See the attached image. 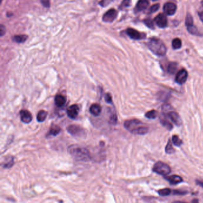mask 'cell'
<instances>
[{
    "label": "cell",
    "instance_id": "obj_1",
    "mask_svg": "<svg viewBox=\"0 0 203 203\" xmlns=\"http://www.w3.org/2000/svg\"><path fill=\"white\" fill-rule=\"evenodd\" d=\"M68 152L76 160L86 162L91 160L90 151L85 148L71 146L68 148Z\"/></svg>",
    "mask_w": 203,
    "mask_h": 203
},
{
    "label": "cell",
    "instance_id": "obj_2",
    "mask_svg": "<svg viewBox=\"0 0 203 203\" xmlns=\"http://www.w3.org/2000/svg\"><path fill=\"white\" fill-rule=\"evenodd\" d=\"M149 49L157 56H164L167 52V48L161 40L153 38L148 42Z\"/></svg>",
    "mask_w": 203,
    "mask_h": 203
},
{
    "label": "cell",
    "instance_id": "obj_3",
    "mask_svg": "<svg viewBox=\"0 0 203 203\" xmlns=\"http://www.w3.org/2000/svg\"><path fill=\"white\" fill-rule=\"evenodd\" d=\"M153 171L159 175L166 176L171 173V168L166 163L159 161L156 163L154 165Z\"/></svg>",
    "mask_w": 203,
    "mask_h": 203
},
{
    "label": "cell",
    "instance_id": "obj_4",
    "mask_svg": "<svg viewBox=\"0 0 203 203\" xmlns=\"http://www.w3.org/2000/svg\"><path fill=\"white\" fill-rule=\"evenodd\" d=\"M141 126H142V123L138 119L128 120L124 123L125 128L133 134H134L136 130Z\"/></svg>",
    "mask_w": 203,
    "mask_h": 203
},
{
    "label": "cell",
    "instance_id": "obj_5",
    "mask_svg": "<svg viewBox=\"0 0 203 203\" xmlns=\"http://www.w3.org/2000/svg\"><path fill=\"white\" fill-rule=\"evenodd\" d=\"M66 129L67 130L68 133L73 137H85L86 135L85 130L80 126L78 125H70Z\"/></svg>",
    "mask_w": 203,
    "mask_h": 203
},
{
    "label": "cell",
    "instance_id": "obj_6",
    "mask_svg": "<svg viewBox=\"0 0 203 203\" xmlns=\"http://www.w3.org/2000/svg\"><path fill=\"white\" fill-rule=\"evenodd\" d=\"M117 16V11L111 8L107 11L103 16V21L106 23H112Z\"/></svg>",
    "mask_w": 203,
    "mask_h": 203
},
{
    "label": "cell",
    "instance_id": "obj_7",
    "mask_svg": "<svg viewBox=\"0 0 203 203\" xmlns=\"http://www.w3.org/2000/svg\"><path fill=\"white\" fill-rule=\"evenodd\" d=\"M126 34L132 40H139L144 38L146 36L145 33L138 32V31L133 29V28H128L126 30Z\"/></svg>",
    "mask_w": 203,
    "mask_h": 203
},
{
    "label": "cell",
    "instance_id": "obj_8",
    "mask_svg": "<svg viewBox=\"0 0 203 203\" xmlns=\"http://www.w3.org/2000/svg\"><path fill=\"white\" fill-rule=\"evenodd\" d=\"M188 72L185 69H183L179 70V72L177 73L176 77H175V81L176 83L180 85H182L185 83L187 81L188 79Z\"/></svg>",
    "mask_w": 203,
    "mask_h": 203
},
{
    "label": "cell",
    "instance_id": "obj_9",
    "mask_svg": "<svg viewBox=\"0 0 203 203\" xmlns=\"http://www.w3.org/2000/svg\"><path fill=\"white\" fill-rule=\"evenodd\" d=\"M155 23L161 28H164L167 25V19L165 15L160 13L154 18Z\"/></svg>",
    "mask_w": 203,
    "mask_h": 203
},
{
    "label": "cell",
    "instance_id": "obj_10",
    "mask_svg": "<svg viewBox=\"0 0 203 203\" xmlns=\"http://www.w3.org/2000/svg\"><path fill=\"white\" fill-rule=\"evenodd\" d=\"M177 6L173 2H166L163 6V11L164 13L168 16H173L176 11Z\"/></svg>",
    "mask_w": 203,
    "mask_h": 203
},
{
    "label": "cell",
    "instance_id": "obj_11",
    "mask_svg": "<svg viewBox=\"0 0 203 203\" xmlns=\"http://www.w3.org/2000/svg\"><path fill=\"white\" fill-rule=\"evenodd\" d=\"M165 114H166V116L168 117V118H169L171 121H172L176 126H180L182 125V120L179 114L176 112L170 110Z\"/></svg>",
    "mask_w": 203,
    "mask_h": 203
},
{
    "label": "cell",
    "instance_id": "obj_12",
    "mask_svg": "<svg viewBox=\"0 0 203 203\" xmlns=\"http://www.w3.org/2000/svg\"><path fill=\"white\" fill-rule=\"evenodd\" d=\"M79 112V107L76 104H73L70 106L67 110V114L68 117L72 119H74L78 116Z\"/></svg>",
    "mask_w": 203,
    "mask_h": 203
},
{
    "label": "cell",
    "instance_id": "obj_13",
    "mask_svg": "<svg viewBox=\"0 0 203 203\" xmlns=\"http://www.w3.org/2000/svg\"><path fill=\"white\" fill-rule=\"evenodd\" d=\"M20 117L21 121L24 123H29L32 121V114L26 110H22L20 112Z\"/></svg>",
    "mask_w": 203,
    "mask_h": 203
},
{
    "label": "cell",
    "instance_id": "obj_14",
    "mask_svg": "<svg viewBox=\"0 0 203 203\" xmlns=\"http://www.w3.org/2000/svg\"><path fill=\"white\" fill-rule=\"evenodd\" d=\"M148 0H138V2L136 5L135 10L136 12H139L146 10L149 6Z\"/></svg>",
    "mask_w": 203,
    "mask_h": 203
},
{
    "label": "cell",
    "instance_id": "obj_15",
    "mask_svg": "<svg viewBox=\"0 0 203 203\" xmlns=\"http://www.w3.org/2000/svg\"><path fill=\"white\" fill-rule=\"evenodd\" d=\"M165 179L169 181L171 185H177L183 182L182 178L178 175H171L165 177Z\"/></svg>",
    "mask_w": 203,
    "mask_h": 203
},
{
    "label": "cell",
    "instance_id": "obj_16",
    "mask_svg": "<svg viewBox=\"0 0 203 203\" xmlns=\"http://www.w3.org/2000/svg\"><path fill=\"white\" fill-rule=\"evenodd\" d=\"M90 112L93 116H98L101 113V107L98 104H93L90 107Z\"/></svg>",
    "mask_w": 203,
    "mask_h": 203
},
{
    "label": "cell",
    "instance_id": "obj_17",
    "mask_svg": "<svg viewBox=\"0 0 203 203\" xmlns=\"http://www.w3.org/2000/svg\"><path fill=\"white\" fill-rule=\"evenodd\" d=\"M54 102L56 105L58 107H61L63 106H65L66 102V98L61 95V94H58L54 98Z\"/></svg>",
    "mask_w": 203,
    "mask_h": 203
},
{
    "label": "cell",
    "instance_id": "obj_18",
    "mask_svg": "<svg viewBox=\"0 0 203 203\" xmlns=\"http://www.w3.org/2000/svg\"><path fill=\"white\" fill-rule=\"evenodd\" d=\"M61 130V129L60 128V126H58L56 125H53L49 129V134L50 135L55 137V136H57L58 134H59L60 133Z\"/></svg>",
    "mask_w": 203,
    "mask_h": 203
},
{
    "label": "cell",
    "instance_id": "obj_19",
    "mask_svg": "<svg viewBox=\"0 0 203 203\" xmlns=\"http://www.w3.org/2000/svg\"><path fill=\"white\" fill-rule=\"evenodd\" d=\"M28 36L26 35H15L13 37V40L15 42L18 44H22L24 43L25 41L27 40Z\"/></svg>",
    "mask_w": 203,
    "mask_h": 203
},
{
    "label": "cell",
    "instance_id": "obj_20",
    "mask_svg": "<svg viewBox=\"0 0 203 203\" xmlns=\"http://www.w3.org/2000/svg\"><path fill=\"white\" fill-rule=\"evenodd\" d=\"M47 115H48V112L47 111L40 110L38 113L37 116H36L37 121L39 122H44L46 119V118L47 117Z\"/></svg>",
    "mask_w": 203,
    "mask_h": 203
},
{
    "label": "cell",
    "instance_id": "obj_21",
    "mask_svg": "<svg viewBox=\"0 0 203 203\" xmlns=\"http://www.w3.org/2000/svg\"><path fill=\"white\" fill-rule=\"evenodd\" d=\"M178 63L175 62H171L167 66V72L171 74H173L176 72L178 69Z\"/></svg>",
    "mask_w": 203,
    "mask_h": 203
},
{
    "label": "cell",
    "instance_id": "obj_22",
    "mask_svg": "<svg viewBox=\"0 0 203 203\" xmlns=\"http://www.w3.org/2000/svg\"><path fill=\"white\" fill-rule=\"evenodd\" d=\"M160 122H161L163 126L164 127H165L166 129H167L168 130H171L173 129L172 124L169 121H168L167 119H166L165 118L161 119H160Z\"/></svg>",
    "mask_w": 203,
    "mask_h": 203
},
{
    "label": "cell",
    "instance_id": "obj_23",
    "mask_svg": "<svg viewBox=\"0 0 203 203\" xmlns=\"http://www.w3.org/2000/svg\"><path fill=\"white\" fill-rule=\"evenodd\" d=\"M14 164V159L13 157H9L8 160H6L4 161V163L2 164V166L4 168L9 169Z\"/></svg>",
    "mask_w": 203,
    "mask_h": 203
},
{
    "label": "cell",
    "instance_id": "obj_24",
    "mask_svg": "<svg viewBox=\"0 0 203 203\" xmlns=\"http://www.w3.org/2000/svg\"><path fill=\"white\" fill-rule=\"evenodd\" d=\"M171 45L173 49H180L182 47V41L179 38H175L172 41Z\"/></svg>",
    "mask_w": 203,
    "mask_h": 203
},
{
    "label": "cell",
    "instance_id": "obj_25",
    "mask_svg": "<svg viewBox=\"0 0 203 203\" xmlns=\"http://www.w3.org/2000/svg\"><path fill=\"white\" fill-rule=\"evenodd\" d=\"M145 116H146V118H148V119H154L158 116V112L155 110H152L151 111H149V112H146V114H145Z\"/></svg>",
    "mask_w": 203,
    "mask_h": 203
},
{
    "label": "cell",
    "instance_id": "obj_26",
    "mask_svg": "<svg viewBox=\"0 0 203 203\" xmlns=\"http://www.w3.org/2000/svg\"><path fill=\"white\" fill-rule=\"evenodd\" d=\"M165 151L167 154H172L175 152V150L173 148V147L172 146V144H171V139L169 140L168 142H167V144L166 145V148H165Z\"/></svg>",
    "mask_w": 203,
    "mask_h": 203
},
{
    "label": "cell",
    "instance_id": "obj_27",
    "mask_svg": "<svg viewBox=\"0 0 203 203\" xmlns=\"http://www.w3.org/2000/svg\"><path fill=\"white\" fill-rule=\"evenodd\" d=\"M187 29H188V31L190 33H191L192 35H197V36L201 35L200 33L199 32V31L198 30V29L194 25L187 27Z\"/></svg>",
    "mask_w": 203,
    "mask_h": 203
},
{
    "label": "cell",
    "instance_id": "obj_28",
    "mask_svg": "<svg viewBox=\"0 0 203 203\" xmlns=\"http://www.w3.org/2000/svg\"><path fill=\"white\" fill-rule=\"evenodd\" d=\"M172 142H173V144L176 146H180L183 144L182 141L178 137V136H177L176 135H173Z\"/></svg>",
    "mask_w": 203,
    "mask_h": 203
},
{
    "label": "cell",
    "instance_id": "obj_29",
    "mask_svg": "<svg viewBox=\"0 0 203 203\" xmlns=\"http://www.w3.org/2000/svg\"><path fill=\"white\" fill-rule=\"evenodd\" d=\"M171 190L169 188H164V189H162L158 191L159 194L160 196L162 197H165V196H168L171 195Z\"/></svg>",
    "mask_w": 203,
    "mask_h": 203
},
{
    "label": "cell",
    "instance_id": "obj_30",
    "mask_svg": "<svg viewBox=\"0 0 203 203\" xmlns=\"http://www.w3.org/2000/svg\"><path fill=\"white\" fill-rule=\"evenodd\" d=\"M185 24L187 27L191 26L194 25V20H193V18L191 16V15L190 14H188L185 19Z\"/></svg>",
    "mask_w": 203,
    "mask_h": 203
},
{
    "label": "cell",
    "instance_id": "obj_31",
    "mask_svg": "<svg viewBox=\"0 0 203 203\" xmlns=\"http://www.w3.org/2000/svg\"><path fill=\"white\" fill-rule=\"evenodd\" d=\"M144 23L146 26L150 29H154V24L153 21L151 19H146L144 20Z\"/></svg>",
    "mask_w": 203,
    "mask_h": 203
},
{
    "label": "cell",
    "instance_id": "obj_32",
    "mask_svg": "<svg viewBox=\"0 0 203 203\" xmlns=\"http://www.w3.org/2000/svg\"><path fill=\"white\" fill-rule=\"evenodd\" d=\"M130 4H131V0H123L120 8L123 9V8H127L130 6Z\"/></svg>",
    "mask_w": 203,
    "mask_h": 203
},
{
    "label": "cell",
    "instance_id": "obj_33",
    "mask_svg": "<svg viewBox=\"0 0 203 203\" xmlns=\"http://www.w3.org/2000/svg\"><path fill=\"white\" fill-rule=\"evenodd\" d=\"M160 8V4H156L153 6H152L150 10V13H154L156 12Z\"/></svg>",
    "mask_w": 203,
    "mask_h": 203
},
{
    "label": "cell",
    "instance_id": "obj_34",
    "mask_svg": "<svg viewBox=\"0 0 203 203\" xmlns=\"http://www.w3.org/2000/svg\"><path fill=\"white\" fill-rule=\"evenodd\" d=\"M104 98H105V101H106V103H107L108 104L112 103V97L110 93H107Z\"/></svg>",
    "mask_w": 203,
    "mask_h": 203
},
{
    "label": "cell",
    "instance_id": "obj_35",
    "mask_svg": "<svg viewBox=\"0 0 203 203\" xmlns=\"http://www.w3.org/2000/svg\"><path fill=\"white\" fill-rule=\"evenodd\" d=\"M41 4L45 8H49L50 7V0H40Z\"/></svg>",
    "mask_w": 203,
    "mask_h": 203
},
{
    "label": "cell",
    "instance_id": "obj_36",
    "mask_svg": "<svg viewBox=\"0 0 203 203\" xmlns=\"http://www.w3.org/2000/svg\"><path fill=\"white\" fill-rule=\"evenodd\" d=\"M6 33V27L3 24L0 25V35L1 36H2Z\"/></svg>",
    "mask_w": 203,
    "mask_h": 203
},
{
    "label": "cell",
    "instance_id": "obj_37",
    "mask_svg": "<svg viewBox=\"0 0 203 203\" xmlns=\"http://www.w3.org/2000/svg\"><path fill=\"white\" fill-rule=\"evenodd\" d=\"M187 192H184V191H173V194L175 195H184L186 194Z\"/></svg>",
    "mask_w": 203,
    "mask_h": 203
},
{
    "label": "cell",
    "instance_id": "obj_38",
    "mask_svg": "<svg viewBox=\"0 0 203 203\" xmlns=\"http://www.w3.org/2000/svg\"><path fill=\"white\" fill-rule=\"evenodd\" d=\"M198 16L200 17L201 21L203 23V11H199L198 13Z\"/></svg>",
    "mask_w": 203,
    "mask_h": 203
},
{
    "label": "cell",
    "instance_id": "obj_39",
    "mask_svg": "<svg viewBox=\"0 0 203 203\" xmlns=\"http://www.w3.org/2000/svg\"><path fill=\"white\" fill-rule=\"evenodd\" d=\"M196 183L197 185L201 186V187L203 188V181H201V180H196Z\"/></svg>",
    "mask_w": 203,
    "mask_h": 203
},
{
    "label": "cell",
    "instance_id": "obj_40",
    "mask_svg": "<svg viewBox=\"0 0 203 203\" xmlns=\"http://www.w3.org/2000/svg\"><path fill=\"white\" fill-rule=\"evenodd\" d=\"M153 1H157V0H152Z\"/></svg>",
    "mask_w": 203,
    "mask_h": 203
},
{
    "label": "cell",
    "instance_id": "obj_41",
    "mask_svg": "<svg viewBox=\"0 0 203 203\" xmlns=\"http://www.w3.org/2000/svg\"><path fill=\"white\" fill-rule=\"evenodd\" d=\"M202 5L203 6V1H202Z\"/></svg>",
    "mask_w": 203,
    "mask_h": 203
}]
</instances>
